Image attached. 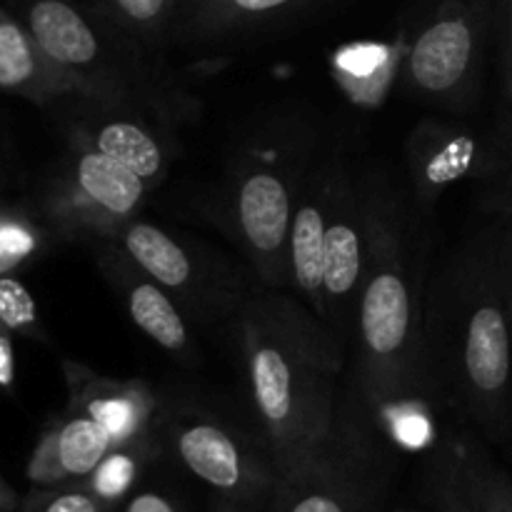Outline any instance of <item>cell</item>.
Segmentation results:
<instances>
[{
  "mask_svg": "<svg viewBox=\"0 0 512 512\" xmlns=\"http://www.w3.org/2000/svg\"><path fill=\"white\" fill-rule=\"evenodd\" d=\"M368 205V270L355 315L350 395L398 453L438 445L425 375L423 290L413 200L390 175L363 173Z\"/></svg>",
  "mask_w": 512,
  "mask_h": 512,
  "instance_id": "obj_1",
  "label": "cell"
},
{
  "mask_svg": "<svg viewBox=\"0 0 512 512\" xmlns=\"http://www.w3.org/2000/svg\"><path fill=\"white\" fill-rule=\"evenodd\" d=\"M510 220L488 215L425 278L423 355L430 395L485 438L512 433Z\"/></svg>",
  "mask_w": 512,
  "mask_h": 512,
  "instance_id": "obj_2",
  "label": "cell"
},
{
  "mask_svg": "<svg viewBox=\"0 0 512 512\" xmlns=\"http://www.w3.org/2000/svg\"><path fill=\"white\" fill-rule=\"evenodd\" d=\"M233 335L253 420L283 475L328 443L348 345L305 300L263 283L240 308Z\"/></svg>",
  "mask_w": 512,
  "mask_h": 512,
  "instance_id": "obj_3",
  "label": "cell"
},
{
  "mask_svg": "<svg viewBox=\"0 0 512 512\" xmlns=\"http://www.w3.org/2000/svg\"><path fill=\"white\" fill-rule=\"evenodd\" d=\"M10 10L75 93L143 108L178 133L198 120V95L165 53L95 0H10Z\"/></svg>",
  "mask_w": 512,
  "mask_h": 512,
  "instance_id": "obj_4",
  "label": "cell"
},
{
  "mask_svg": "<svg viewBox=\"0 0 512 512\" xmlns=\"http://www.w3.org/2000/svg\"><path fill=\"white\" fill-rule=\"evenodd\" d=\"M318 125L300 113L258 120L225 160L210 213L268 288L290 290V223L320 155Z\"/></svg>",
  "mask_w": 512,
  "mask_h": 512,
  "instance_id": "obj_5",
  "label": "cell"
},
{
  "mask_svg": "<svg viewBox=\"0 0 512 512\" xmlns=\"http://www.w3.org/2000/svg\"><path fill=\"white\" fill-rule=\"evenodd\" d=\"M158 438L163 453L218 498L260 508L273 500L280 473L255 420L245 423L195 395H163Z\"/></svg>",
  "mask_w": 512,
  "mask_h": 512,
  "instance_id": "obj_6",
  "label": "cell"
},
{
  "mask_svg": "<svg viewBox=\"0 0 512 512\" xmlns=\"http://www.w3.org/2000/svg\"><path fill=\"white\" fill-rule=\"evenodd\" d=\"M395 450L345 390L328 443L280 475L268 512H380Z\"/></svg>",
  "mask_w": 512,
  "mask_h": 512,
  "instance_id": "obj_7",
  "label": "cell"
},
{
  "mask_svg": "<svg viewBox=\"0 0 512 512\" xmlns=\"http://www.w3.org/2000/svg\"><path fill=\"white\" fill-rule=\"evenodd\" d=\"M498 0H438L403 53V83L413 98L465 118L483 98Z\"/></svg>",
  "mask_w": 512,
  "mask_h": 512,
  "instance_id": "obj_8",
  "label": "cell"
},
{
  "mask_svg": "<svg viewBox=\"0 0 512 512\" xmlns=\"http://www.w3.org/2000/svg\"><path fill=\"white\" fill-rule=\"evenodd\" d=\"M110 240L173 295L198 330L233 333L240 308L260 283L248 265L243 268L213 245L160 228L140 215Z\"/></svg>",
  "mask_w": 512,
  "mask_h": 512,
  "instance_id": "obj_9",
  "label": "cell"
},
{
  "mask_svg": "<svg viewBox=\"0 0 512 512\" xmlns=\"http://www.w3.org/2000/svg\"><path fill=\"white\" fill-rule=\"evenodd\" d=\"M153 190L115 160L68 143L63 160L33 200L58 243H93L113 238L125 223L138 218Z\"/></svg>",
  "mask_w": 512,
  "mask_h": 512,
  "instance_id": "obj_10",
  "label": "cell"
},
{
  "mask_svg": "<svg viewBox=\"0 0 512 512\" xmlns=\"http://www.w3.org/2000/svg\"><path fill=\"white\" fill-rule=\"evenodd\" d=\"M65 143L83 145L138 175L150 190L163 185L178 158V130L153 113L115 100L73 93L55 103Z\"/></svg>",
  "mask_w": 512,
  "mask_h": 512,
  "instance_id": "obj_11",
  "label": "cell"
},
{
  "mask_svg": "<svg viewBox=\"0 0 512 512\" xmlns=\"http://www.w3.org/2000/svg\"><path fill=\"white\" fill-rule=\"evenodd\" d=\"M368 205L363 173L343 155L330 205L323 258V320L353 343L360 290L368 270Z\"/></svg>",
  "mask_w": 512,
  "mask_h": 512,
  "instance_id": "obj_12",
  "label": "cell"
},
{
  "mask_svg": "<svg viewBox=\"0 0 512 512\" xmlns=\"http://www.w3.org/2000/svg\"><path fill=\"white\" fill-rule=\"evenodd\" d=\"M88 245L100 275L120 300L135 328L175 363L198 368L200 345L195 340V325L175 303L173 295L153 275L145 273L115 240H93Z\"/></svg>",
  "mask_w": 512,
  "mask_h": 512,
  "instance_id": "obj_13",
  "label": "cell"
},
{
  "mask_svg": "<svg viewBox=\"0 0 512 512\" xmlns=\"http://www.w3.org/2000/svg\"><path fill=\"white\" fill-rule=\"evenodd\" d=\"M488 133L475 130L458 115L418 120L405 138V168L415 210L428 218L450 188L478 180L485 165Z\"/></svg>",
  "mask_w": 512,
  "mask_h": 512,
  "instance_id": "obj_14",
  "label": "cell"
},
{
  "mask_svg": "<svg viewBox=\"0 0 512 512\" xmlns=\"http://www.w3.org/2000/svg\"><path fill=\"white\" fill-rule=\"evenodd\" d=\"M68 405L90 415L118 448L160 443L158 423L163 395L140 378H113L95 373L78 360H63Z\"/></svg>",
  "mask_w": 512,
  "mask_h": 512,
  "instance_id": "obj_15",
  "label": "cell"
},
{
  "mask_svg": "<svg viewBox=\"0 0 512 512\" xmlns=\"http://www.w3.org/2000/svg\"><path fill=\"white\" fill-rule=\"evenodd\" d=\"M340 150H320L318 160L305 178L303 193L290 223V275L293 293L323 318V258L330 205L338 180Z\"/></svg>",
  "mask_w": 512,
  "mask_h": 512,
  "instance_id": "obj_16",
  "label": "cell"
},
{
  "mask_svg": "<svg viewBox=\"0 0 512 512\" xmlns=\"http://www.w3.org/2000/svg\"><path fill=\"white\" fill-rule=\"evenodd\" d=\"M115 448L118 445L105 433L103 425L65 405L63 413L53 418L35 443L25 475L35 488L80 483Z\"/></svg>",
  "mask_w": 512,
  "mask_h": 512,
  "instance_id": "obj_17",
  "label": "cell"
},
{
  "mask_svg": "<svg viewBox=\"0 0 512 512\" xmlns=\"http://www.w3.org/2000/svg\"><path fill=\"white\" fill-rule=\"evenodd\" d=\"M330 0H178L173 43H220L295 20Z\"/></svg>",
  "mask_w": 512,
  "mask_h": 512,
  "instance_id": "obj_18",
  "label": "cell"
},
{
  "mask_svg": "<svg viewBox=\"0 0 512 512\" xmlns=\"http://www.w3.org/2000/svg\"><path fill=\"white\" fill-rule=\"evenodd\" d=\"M0 93L38 108H53L75 93L63 73L45 58L28 25L5 5H0Z\"/></svg>",
  "mask_w": 512,
  "mask_h": 512,
  "instance_id": "obj_19",
  "label": "cell"
},
{
  "mask_svg": "<svg viewBox=\"0 0 512 512\" xmlns=\"http://www.w3.org/2000/svg\"><path fill=\"white\" fill-rule=\"evenodd\" d=\"M28 338L45 343L33 293L13 275H0V390L15 385V340Z\"/></svg>",
  "mask_w": 512,
  "mask_h": 512,
  "instance_id": "obj_20",
  "label": "cell"
},
{
  "mask_svg": "<svg viewBox=\"0 0 512 512\" xmlns=\"http://www.w3.org/2000/svg\"><path fill=\"white\" fill-rule=\"evenodd\" d=\"M488 150L478 185V205L485 215L512 220V108L503 105L485 128Z\"/></svg>",
  "mask_w": 512,
  "mask_h": 512,
  "instance_id": "obj_21",
  "label": "cell"
},
{
  "mask_svg": "<svg viewBox=\"0 0 512 512\" xmlns=\"http://www.w3.org/2000/svg\"><path fill=\"white\" fill-rule=\"evenodd\" d=\"M55 235L40 220L33 205H13L0 200V275H15L53 248Z\"/></svg>",
  "mask_w": 512,
  "mask_h": 512,
  "instance_id": "obj_22",
  "label": "cell"
},
{
  "mask_svg": "<svg viewBox=\"0 0 512 512\" xmlns=\"http://www.w3.org/2000/svg\"><path fill=\"white\" fill-rule=\"evenodd\" d=\"M163 453L160 443L148 445H125L115 448L93 473L80 483L90 490L98 500H103L110 510L123 505L130 495L138 490L145 468Z\"/></svg>",
  "mask_w": 512,
  "mask_h": 512,
  "instance_id": "obj_23",
  "label": "cell"
},
{
  "mask_svg": "<svg viewBox=\"0 0 512 512\" xmlns=\"http://www.w3.org/2000/svg\"><path fill=\"white\" fill-rule=\"evenodd\" d=\"M465 485L480 512H512V478L475 443L473 438L450 435Z\"/></svg>",
  "mask_w": 512,
  "mask_h": 512,
  "instance_id": "obj_24",
  "label": "cell"
},
{
  "mask_svg": "<svg viewBox=\"0 0 512 512\" xmlns=\"http://www.w3.org/2000/svg\"><path fill=\"white\" fill-rule=\"evenodd\" d=\"M150 48L165 53L173 45L178 0H95Z\"/></svg>",
  "mask_w": 512,
  "mask_h": 512,
  "instance_id": "obj_25",
  "label": "cell"
},
{
  "mask_svg": "<svg viewBox=\"0 0 512 512\" xmlns=\"http://www.w3.org/2000/svg\"><path fill=\"white\" fill-rule=\"evenodd\" d=\"M428 500L433 512H480L460 473L450 438L440 440L430 455Z\"/></svg>",
  "mask_w": 512,
  "mask_h": 512,
  "instance_id": "obj_26",
  "label": "cell"
},
{
  "mask_svg": "<svg viewBox=\"0 0 512 512\" xmlns=\"http://www.w3.org/2000/svg\"><path fill=\"white\" fill-rule=\"evenodd\" d=\"M18 512H113L103 500L95 498L83 483L55 485V488H35L25 500H20Z\"/></svg>",
  "mask_w": 512,
  "mask_h": 512,
  "instance_id": "obj_27",
  "label": "cell"
},
{
  "mask_svg": "<svg viewBox=\"0 0 512 512\" xmlns=\"http://www.w3.org/2000/svg\"><path fill=\"white\" fill-rule=\"evenodd\" d=\"M493 48L498 55V78L503 105L512 108V0L495 3Z\"/></svg>",
  "mask_w": 512,
  "mask_h": 512,
  "instance_id": "obj_28",
  "label": "cell"
},
{
  "mask_svg": "<svg viewBox=\"0 0 512 512\" xmlns=\"http://www.w3.org/2000/svg\"><path fill=\"white\" fill-rule=\"evenodd\" d=\"M120 508L123 512H180V505L163 490H135Z\"/></svg>",
  "mask_w": 512,
  "mask_h": 512,
  "instance_id": "obj_29",
  "label": "cell"
},
{
  "mask_svg": "<svg viewBox=\"0 0 512 512\" xmlns=\"http://www.w3.org/2000/svg\"><path fill=\"white\" fill-rule=\"evenodd\" d=\"M18 508H20L18 493H15V490L5 483L3 475H0V512H18Z\"/></svg>",
  "mask_w": 512,
  "mask_h": 512,
  "instance_id": "obj_30",
  "label": "cell"
},
{
  "mask_svg": "<svg viewBox=\"0 0 512 512\" xmlns=\"http://www.w3.org/2000/svg\"><path fill=\"white\" fill-rule=\"evenodd\" d=\"M213 512H268V508H260V505H245L235 503V500H223L218 498L213 505Z\"/></svg>",
  "mask_w": 512,
  "mask_h": 512,
  "instance_id": "obj_31",
  "label": "cell"
},
{
  "mask_svg": "<svg viewBox=\"0 0 512 512\" xmlns=\"http://www.w3.org/2000/svg\"><path fill=\"white\" fill-rule=\"evenodd\" d=\"M508 305H510V323H512V220L508 228Z\"/></svg>",
  "mask_w": 512,
  "mask_h": 512,
  "instance_id": "obj_32",
  "label": "cell"
},
{
  "mask_svg": "<svg viewBox=\"0 0 512 512\" xmlns=\"http://www.w3.org/2000/svg\"><path fill=\"white\" fill-rule=\"evenodd\" d=\"M395 512H423V510H415V508H400V510H395Z\"/></svg>",
  "mask_w": 512,
  "mask_h": 512,
  "instance_id": "obj_33",
  "label": "cell"
}]
</instances>
